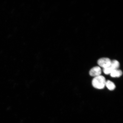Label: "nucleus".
I'll return each instance as SVG.
<instances>
[{
    "label": "nucleus",
    "mask_w": 123,
    "mask_h": 123,
    "mask_svg": "<svg viewBox=\"0 0 123 123\" xmlns=\"http://www.w3.org/2000/svg\"><path fill=\"white\" fill-rule=\"evenodd\" d=\"M111 62V61L109 58H100L98 60V63L100 67L104 68L110 67Z\"/></svg>",
    "instance_id": "nucleus-2"
},
{
    "label": "nucleus",
    "mask_w": 123,
    "mask_h": 123,
    "mask_svg": "<svg viewBox=\"0 0 123 123\" xmlns=\"http://www.w3.org/2000/svg\"><path fill=\"white\" fill-rule=\"evenodd\" d=\"M113 70H114L110 67L103 68V70L104 73L106 75L110 74Z\"/></svg>",
    "instance_id": "nucleus-7"
},
{
    "label": "nucleus",
    "mask_w": 123,
    "mask_h": 123,
    "mask_svg": "<svg viewBox=\"0 0 123 123\" xmlns=\"http://www.w3.org/2000/svg\"><path fill=\"white\" fill-rule=\"evenodd\" d=\"M122 74V71L118 69L113 70L110 74L111 76L112 77H119Z\"/></svg>",
    "instance_id": "nucleus-4"
},
{
    "label": "nucleus",
    "mask_w": 123,
    "mask_h": 123,
    "mask_svg": "<svg viewBox=\"0 0 123 123\" xmlns=\"http://www.w3.org/2000/svg\"><path fill=\"white\" fill-rule=\"evenodd\" d=\"M106 80L104 76H100L95 77L92 81V84L95 88L101 89L104 88L105 86Z\"/></svg>",
    "instance_id": "nucleus-1"
},
{
    "label": "nucleus",
    "mask_w": 123,
    "mask_h": 123,
    "mask_svg": "<svg viewBox=\"0 0 123 123\" xmlns=\"http://www.w3.org/2000/svg\"><path fill=\"white\" fill-rule=\"evenodd\" d=\"M120 64L118 61L116 60H114L111 61V64L110 67L113 69V70L118 69L119 67Z\"/></svg>",
    "instance_id": "nucleus-6"
},
{
    "label": "nucleus",
    "mask_w": 123,
    "mask_h": 123,
    "mask_svg": "<svg viewBox=\"0 0 123 123\" xmlns=\"http://www.w3.org/2000/svg\"><path fill=\"white\" fill-rule=\"evenodd\" d=\"M101 73V69L98 66L93 67L91 69L89 72V74L91 76L95 77L100 76Z\"/></svg>",
    "instance_id": "nucleus-3"
},
{
    "label": "nucleus",
    "mask_w": 123,
    "mask_h": 123,
    "mask_svg": "<svg viewBox=\"0 0 123 123\" xmlns=\"http://www.w3.org/2000/svg\"><path fill=\"white\" fill-rule=\"evenodd\" d=\"M105 86L109 90L111 91L114 90L116 87L114 83L109 80L106 81Z\"/></svg>",
    "instance_id": "nucleus-5"
}]
</instances>
